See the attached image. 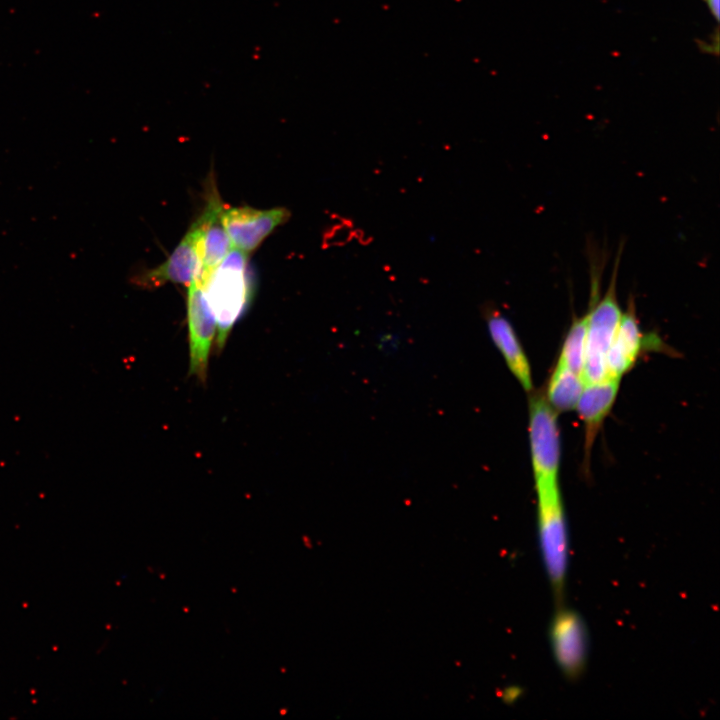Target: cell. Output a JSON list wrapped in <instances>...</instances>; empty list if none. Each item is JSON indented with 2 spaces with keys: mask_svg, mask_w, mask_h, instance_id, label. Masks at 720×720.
<instances>
[{
  "mask_svg": "<svg viewBox=\"0 0 720 720\" xmlns=\"http://www.w3.org/2000/svg\"><path fill=\"white\" fill-rule=\"evenodd\" d=\"M620 379L607 377L585 383L576 409L584 424L585 465H589L591 450L600 427L610 412L619 389Z\"/></svg>",
  "mask_w": 720,
  "mask_h": 720,
  "instance_id": "10",
  "label": "cell"
},
{
  "mask_svg": "<svg viewBox=\"0 0 720 720\" xmlns=\"http://www.w3.org/2000/svg\"><path fill=\"white\" fill-rule=\"evenodd\" d=\"M224 210L225 207L217 192H213L203 212L195 221L199 228L201 258V270L197 282L202 286L233 247L223 221Z\"/></svg>",
  "mask_w": 720,
  "mask_h": 720,
  "instance_id": "9",
  "label": "cell"
},
{
  "mask_svg": "<svg viewBox=\"0 0 720 720\" xmlns=\"http://www.w3.org/2000/svg\"><path fill=\"white\" fill-rule=\"evenodd\" d=\"M542 560L556 599L561 600L569 560V540L559 483L535 487Z\"/></svg>",
  "mask_w": 720,
  "mask_h": 720,
  "instance_id": "2",
  "label": "cell"
},
{
  "mask_svg": "<svg viewBox=\"0 0 720 720\" xmlns=\"http://www.w3.org/2000/svg\"><path fill=\"white\" fill-rule=\"evenodd\" d=\"M200 270L199 228L194 222L167 260L141 274L135 282L145 288H157L167 282L188 287L199 279Z\"/></svg>",
  "mask_w": 720,
  "mask_h": 720,
  "instance_id": "8",
  "label": "cell"
},
{
  "mask_svg": "<svg viewBox=\"0 0 720 720\" xmlns=\"http://www.w3.org/2000/svg\"><path fill=\"white\" fill-rule=\"evenodd\" d=\"M203 288L217 324L216 344L222 349L231 329L246 312L253 297L248 254L232 247L212 271Z\"/></svg>",
  "mask_w": 720,
  "mask_h": 720,
  "instance_id": "1",
  "label": "cell"
},
{
  "mask_svg": "<svg viewBox=\"0 0 720 720\" xmlns=\"http://www.w3.org/2000/svg\"><path fill=\"white\" fill-rule=\"evenodd\" d=\"M585 382L581 375L556 364L545 398L556 412L575 409Z\"/></svg>",
  "mask_w": 720,
  "mask_h": 720,
  "instance_id": "13",
  "label": "cell"
},
{
  "mask_svg": "<svg viewBox=\"0 0 720 720\" xmlns=\"http://www.w3.org/2000/svg\"><path fill=\"white\" fill-rule=\"evenodd\" d=\"M619 259L620 255L614 265L609 287L600 299L599 279H592L591 305L586 314V350L582 370L585 383L607 378V354L622 316L616 294Z\"/></svg>",
  "mask_w": 720,
  "mask_h": 720,
  "instance_id": "3",
  "label": "cell"
},
{
  "mask_svg": "<svg viewBox=\"0 0 720 720\" xmlns=\"http://www.w3.org/2000/svg\"><path fill=\"white\" fill-rule=\"evenodd\" d=\"M550 642L554 659L570 680L583 672L588 659L589 637L582 617L574 610L560 607L550 625Z\"/></svg>",
  "mask_w": 720,
  "mask_h": 720,
  "instance_id": "5",
  "label": "cell"
},
{
  "mask_svg": "<svg viewBox=\"0 0 720 720\" xmlns=\"http://www.w3.org/2000/svg\"><path fill=\"white\" fill-rule=\"evenodd\" d=\"M290 212L284 207L267 210L248 206L225 208L223 221L234 248L246 254L254 251L279 225L285 223Z\"/></svg>",
  "mask_w": 720,
  "mask_h": 720,
  "instance_id": "7",
  "label": "cell"
},
{
  "mask_svg": "<svg viewBox=\"0 0 720 720\" xmlns=\"http://www.w3.org/2000/svg\"><path fill=\"white\" fill-rule=\"evenodd\" d=\"M187 323L190 352L189 371L191 375L205 381L217 324L206 299L204 288L197 281L188 286Z\"/></svg>",
  "mask_w": 720,
  "mask_h": 720,
  "instance_id": "6",
  "label": "cell"
},
{
  "mask_svg": "<svg viewBox=\"0 0 720 720\" xmlns=\"http://www.w3.org/2000/svg\"><path fill=\"white\" fill-rule=\"evenodd\" d=\"M483 315L490 338L507 367L521 386L530 392L533 389L531 367L512 324L500 311L490 306H485Z\"/></svg>",
  "mask_w": 720,
  "mask_h": 720,
  "instance_id": "11",
  "label": "cell"
},
{
  "mask_svg": "<svg viewBox=\"0 0 720 720\" xmlns=\"http://www.w3.org/2000/svg\"><path fill=\"white\" fill-rule=\"evenodd\" d=\"M644 336L641 333L633 299L627 305L607 354V377L618 378L629 371L639 358Z\"/></svg>",
  "mask_w": 720,
  "mask_h": 720,
  "instance_id": "12",
  "label": "cell"
},
{
  "mask_svg": "<svg viewBox=\"0 0 720 720\" xmlns=\"http://www.w3.org/2000/svg\"><path fill=\"white\" fill-rule=\"evenodd\" d=\"M529 442L535 487L559 483L560 431L557 412L542 394L529 400Z\"/></svg>",
  "mask_w": 720,
  "mask_h": 720,
  "instance_id": "4",
  "label": "cell"
},
{
  "mask_svg": "<svg viewBox=\"0 0 720 720\" xmlns=\"http://www.w3.org/2000/svg\"><path fill=\"white\" fill-rule=\"evenodd\" d=\"M587 315L576 317L563 342L557 364L582 376L586 350Z\"/></svg>",
  "mask_w": 720,
  "mask_h": 720,
  "instance_id": "14",
  "label": "cell"
}]
</instances>
